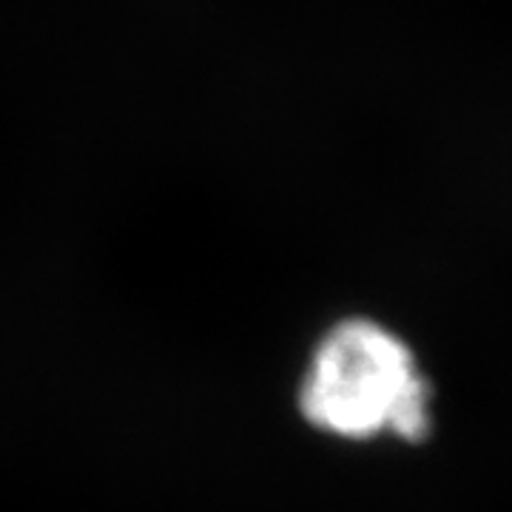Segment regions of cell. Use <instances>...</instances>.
Masks as SVG:
<instances>
[{
	"label": "cell",
	"instance_id": "6da1fadb",
	"mask_svg": "<svg viewBox=\"0 0 512 512\" xmlns=\"http://www.w3.org/2000/svg\"><path fill=\"white\" fill-rule=\"evenodd\" d=\"M430 399L407 342L365 316L322 333L296 390V407L313 430L350 441L390 433L416 444L433 424Z\"/></svg>",
	"mask_w": 512,
	"mask_h": 512
}]
</instances>
